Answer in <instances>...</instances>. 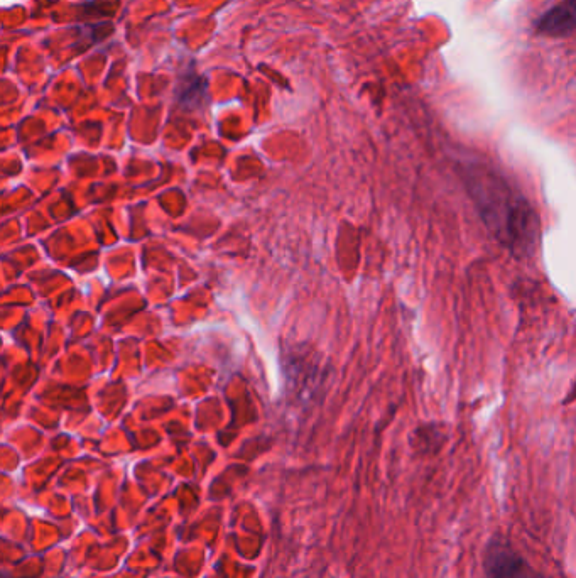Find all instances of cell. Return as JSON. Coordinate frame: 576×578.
<instances>
[{"label":"cell","mask_w":576,"mask_h":578,"mask_svg":"<svg viewBox=\"0 0 576 578\" xmlns=\"http://www.w3.org/2000/svg\"><path fill=\"white\" fill-rule=\"evenodd\" d=\"M487 578H543L524 558L504 543H492L485 555Z\"/></svg>","instance_id":"obj_2"},{"label":"cell","mask_w":576,"mask_h":578,"mask_svg":"<svg viewBox=\"0 0 576 578\" xmlns=\"http://www.w3.org/2000/svg\"><path fill=\"white\" fill-rule=\"evenodd\" d=\"M539 29L551 36L568 34L576 29V0H566L539 21Z\"/></svg>","instance_id":"obj_3"},{"label":"cell","mask_w":576,"mask_h":578,"mask_svg":"<svg viewBox=\"0 0 576 578\" xmlns=\"http://www.w3.org/2000/svg\"><path fill=\"white\" fill-rule=\"evenodd\" d=\"M463 181L495 239L516 257L533 256L541 224L533 205L495 171L467 166Z\"/></svg>","instance_id":"obj_1"}]
</instances>
